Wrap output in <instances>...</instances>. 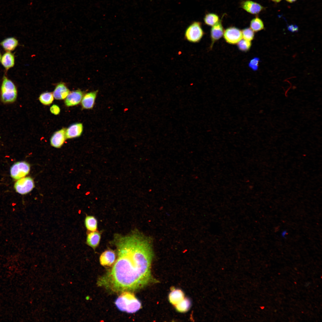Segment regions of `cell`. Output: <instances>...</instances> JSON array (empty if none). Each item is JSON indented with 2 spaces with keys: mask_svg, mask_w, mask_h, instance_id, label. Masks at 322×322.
Returning a JSON list of instances; mask_svg holds the SVG:
<instances>
[{
  "mask_svg": "<svg viewBox=\"0 0 322 322\" xmlns=\"http://www.w3.org/2000/svg\"><path fill=\"white\" fill-rule=\"evenodd\" d=\"M117 258L112 267L98 280L99 286L114 292L134 291L153 281V256L150 239L138 231L115 235Z\"/></svg>",
  "mask_w": 322,
  "mask_h": 322,
  "instance_id": "6da1fadb",
  "label": "cell"
},
{
  "mask_svg": "<svg viewBox=\"0 0 322 322\" xmlns=\"http://www.w3.org/2000/svg\"><path fill=\"white\" fill-rule=\"evenodd\" d=\"M115 304L120 310L128 313H133L141 307L140 301L131 291L122 292L116 300Z\"/></svg>",
  "mask_w": 322,
  "mask_h": 322,
  "instance_id": "7a4b0ae2",
  "label": "cell"
},
{
  "mask_svg": "<svg viewBox=\"0 0 322 322\" xmlns=\"http://www.w3.org/2000/svg\"><path fill=\"white\" fill-rule=\"evenodd\" d=\"M17 95V89L15 85L10 80L4 76L0 89L1 101L5 103H13L16 100Z\"/></svg>",
  "mask_w": 322,
  "mask_h": 322,
  "instance_id": "3957f363",
  "label": "cell"
},
{
  "mask_svg": "<svg viewBox=\"0 0 322 322\" xmlns=\"http://www.w3.org/2000/svg\"><path fill=\"white\" fill-rule=\"evenodd\" d=\"M204 34L201 23L194 21L186 28L185 33V38L191 42L197 43L201 40Z\"/></svg>",
  "mask_w": 322,
  "mask_h": 322,
  "instance_id": "277c9868",
  "label": "cell"
},
{
  "mask_svg": "<svg viewBox=\"0 0 322 322\" xmlns=\"http://www.w3.org/2000/svg\"><path fill=\"white\" fill-rule=\"evenodd\" d=\"M30 166L25 161H20L14 163L10 169L11 177L15 180L24 177L29 172Z\"/></svg>",
  "mask_w": 322,
  "mask_h": 322,
  "instance_id": "5b68a950",
  "label": "cell"
},
{
  "mask_svg": "<svg viewBox=\"0 0 322 322\" xmlns=\"http://www.w3.org/2000/svg\"><path fill=\"white\" fill-rule=\"evenodd\" d=\"M34 186V181L30 177H24L18 179L14 185L16 191L22 195L29 193L33 189Z\"/></svg>",
  "mask_w": 322,
  "mask_h": 322,
  "instance_id": "8992f818",
  "label": "cell"
},
{
  "mask_svg": "<svg viewBox=\"0 0 322 322\" xmlns=\"http://www.w3.org/2000/svg\"><path fill=\"white\" fill-rule=\"evenodd\" d=\"M223 36L226 42L231 44L237 43L242 38V31L234 27L227 28L224 31Z\"/></svg>",
  "mask_w": 322,
  "mask_h": 322,
  "instance_id": "52a82bcc",
  "label": "cell"
},
{
  "mask_svg": "<svg viewBox=\"0 0 322 322\" xmlns=\"http://www.w3.org/2000/svg\"><path fill=\"white\" fill-rule=\"evenodd\" d=\"M241 7L247 12L253 15L259 14L264 9L259 4L250 0L242 1Z\"/></svg>",
  "mask_w": 322,
  "mask_h": 322,
  "instance_id": "ba28073f",
  "label": "cell"
},
{
  "mask_svg": "<svg viewBox=\"0 0 322 322\" xmlns=\"http://www.w3.org/2000/svg\"><path fill=\"white\" fill-rule=\"evenodd\" d=\"M66 129L62 128L55 132L51 137L50 144L56 148H60L63 145L66 138Z\"/></svg>",
  "mask_w": 322,
  "mask_h": 322,
  "instance_id": "9c48e42d",
  "label": "cell"
},
{
  "mask_svg": "<svg viewBox=\"0 0 322 322\" xmlns=\"http://www.w3.org/2000/svg\"><path fill=\"white\" fill-rule=\"evenodd\" d=\"M83 92L80 90L70 92L65 98V104L67 106H71L79 104L83 96Z\"/></svg>",
  "mask_w": 322,
  "mask_h": 322,
  "instance_id": "30bf717a",
  "label": "cell"
},
{
  "mask_svg": "<svg viewBox=\"0 0 322 322\" xmlns=\"http://www.w3.org/2000/svg\"><path fill=\"white\" fill-rule=\"evenodd\" d=\"M98 92V90L91 92L83 95L81 101V106L83 109H89L93 108Z\"/></svg>",
  "mask_w": 322,
  "mask_h": 322,
  "instance_id": "8fae6325",
  "label": "cell"
},
{
  "mask_svg": "<svg viewBox=\"0 0 322 322\" xmlns=\"http://www.w3.org/2000/svg\"><path fill=\"white\" fill-rule=\"evenodd\" d=\"M83 126L81 123H76L69 126L66 131V138L71 139L80 136L83 131Z\"/></svg>",
  "mask_w": 322,
  "mask_h": 322,
  "instance_id": "7c38bea8",
  "label": "cell"
},
{
  "mask_svg": "<svg viewBox=\"0 0 322 322\" xmlns=\"http://www.w3.org/2000/svg\"><path fill=\"white\" fill-rule=\"evenodd\" d=\"M116 256L114 251L107 250L103 252L100 256V262L103 266H110L114 264Z\"/></svg>",
  "mask_w": 322,
  "mask_h": 322,
  "instance_id": "4fadbf2b",
  "label": "cell"
},
{
  "mask_svg": "<svg viewBox=\"0 0 322 322\" xmlns=\"http://www.w3.org/2000/svg\"><path fill=\"white\" fill-rule=\"evenodd\" d=\"M222 19L221 18L217 23L212 26L211 29V47L216 41L219 39L223 35L224 30L222 23Z\"/></svg>",
  "mask_w": 322,
  "mask_h": 322,
  "instance_id": "5bb4252c",
  "label": "cell"
},
{
  "mask_svg": "<svg viewBox=\"0 0 322 322\" xmlns=\"http://www.w3.org/2000/svg\"><path fill=\"white\" fill-rule=\"evenodd\" d=\"M70 91L66 85L63 83L58 84L54 90L53 95L56 100H63L65 98Z\"/></svg>",
  "mask_w": 322,
  "mask_h": 322,
  "instance_id": "9a60e30c",
  "label": "cell"
},
{
  "mask_svg": "<svg viewBox=\"0 0 322 322\" xmlns=\"http://www.w3.org/2000/svg\"><path fill=\"white\" fill-rule=\"evenodd\" d=\"M0 61L3 66L7 70L14 65L15 59L14 55L11 52H7L2 56Z\"/></svg>",
  "mask_w": 322,
  "mask_h": 322,
  "instance_id": "2e32d148",
  "label": "cell"
},
{
  "mask_svg": "<svg viewBox=\"0 0 322 322\" xmlns=\"http://www.w3.org/2000/svg\"><path fill=\"white\" fill-rule=\"evenodd\" d=\"M101 238L100 233L97 231L91 232L87 235L86 244L93 249H95L99 244Z\"/></svg>",
  "mask_w": 322,
  "mask_h": 322,
  "instance_id": "e0dca14e",
  "label": "cell"
},
{
  "mask_svg": "<svg viewBox=\"0 0 322 322\" xmlns=\"http://www.w3.org/2000/svg\"><path fill=\"white\" fill-rule=\"evenodd\" d=\"M18 44V40L15 38L10 37L3 40L0 44L6 52H11L14 50Z\"/></svg>",
  "mask_w": 322,
  "mask_h": 322,
  "instance_id": "ac0fdd59",
  "label": "cell"
},
{
  "mask_svg": "<svg viewBox=\"0 0 322 322\" xmlns=\"http://www.w3.org/2000/svg\"><path fill=\"white\" fill-rule=\"evenodd\" d=\"M169 300L170 303L175 305L184 298L183 292L179 289H173L169 295Z\"/></svg>",
  "mask_w": 322,
  "mask_h": 322,
  "instance_id": "d6986e66",
  "label": "cell"
},
{
  "mask_svg": "<svg viewBox=\"0 0 322 322\" xmlns=\"http://www.w3.org/2000/svg\"><path fill=\"white\" fill-rule=\"evenodd\" d=\"M85 225L86 229L89 231H96L97 228V221L93 216H88L85 219Z\"/></svg>",
  "mask_w": 322,
  "mask_h": 322,
  "instance_id": "ffe728a7",
  "label": "cell"
},
{
  "mask_svg": "<svg viewBox=\"0 0 322 322\" xmlns=\"http://www.w3.org/2000/svg\"><path fill=\"white\" fill-rule=\"evenodd\" d=\"M250 28L254 31L257 32L264 29V23L262 20L258 17L252 19L250 24Z\"/></svg>",
  "mask_w": 322,
  "mask_h": 322,
  "instance_id": "44dd1931",
  "label": "cell"
},
{
  "mask_svg": "<svg viewBox=\"0 0 322 322\" xmlns=\"http://www.w3.org/2000/svg\"><path fill=\"white\" fill-rule=\"evenodd\" d=\"M220 20L219 16L213 13H209L206 14L204 18L205 23L209 26H213L217 23Z\"/></svg>",
  "mask_w": 322,
  "mask_h": 322,
  "instance_id": "7402d4cb",
  "label": "cell"
},
{
  "mask_svg": "<svg viewBox=\"0 0 322 322\" xmlns=\"http://www.w3.org/2000/svg\"><path fill=\"white\" fill-rule=\"evenodd\" d=\"M191 303L188 298H184L182 301L176 305L177 310L179 312H183L188 311L191 306Z\"/></svg>",
  "mask_w": 322,
  "mask_h": 322,
  "instance_id": "603a6c76",
  "label": "cell"
},
{
  "mask_svg": "<svg viewBox=\"0 0 322 322\" xmlns=\"http://www.w3.org/2000/svg\"><path fill=\"white\" fill-rule=\"evenodd\" d=\"M39 100L43 104L49 105L54 100L53 94L50 92H45L41 94L39 96Z\"/></svg>",
  "mask_w": 322,
  "mask_h": 322,
  "instance_id": "cb8c5ba5",
  "label": "cell"
},
{
  "mask_svg": "<svg viewBox=\"0 0 322 322\" xmlns=\"http://www.w3.org/2000/svg\"><path fill=\"white\" fill-rule=\"evenodd\" d=\"M242 32L244 39L250 41L253 39L254 32L250 28H244L242 31Z\"/></svg>",
  "mask_w": 322,
  "mask_h": 322,
  "instance_id": "d4e9b609",
  "label": "cell"
},
{
  "mask_svg": "<svg viewBox=\"0 0 322 322\" xmlns=\"http://www.w3.org/2000/svg\"><path fill=\"white\" fill-rule=\"evenodd\" d=\"M237 43L239 49L243 51L246 52L249 50L251 45L250 41L244 39H242Z\"/></svg>",
  "mask_w": 322,
  "mask_h": 322,
  "instance_id": "484cf974",
  "label": "cell"
},
{
  "mask_svg": "<svg viewBox=\"0 0 322 322\" xmlns=\"http://www.w3.org/2000/svg\"><path fill=\"white\" fill-rule=\"evenodd\" d=\"M259 59L255 57L251 60L249 64V66L253 70L256 71L258 69Z\"/></svg>",
  "mask_w": 322,
  "mask_h": 322,
  "instance_id": "4316f807",
  "label": "cell"
},
{
  "mask_svg": "<svg viewBox=\"0 0 322 322\" xmlns=\"http://www.w3.org/2000/svg\"><path fill=\"white\" fill-rule=\"evenodd\" d=\"M50 110L51 113L55 115L58 114L60 112L59 107L56 104H53L52 106L50 108Z\"/></svg>",
  "mask_w": 322,
  "mask_h": 322,
  "instance_id": "83f0119b",
  "label": "cell"
},
{
  "mask_svg": "<svg viewBox=\"0 0 322 322\" xmlns=\"http://www.w3.org/2000/svg\"><path fill=\"white\" fill-rule=\"evenodd\" d=\"M288 30L292 32L297 31L298 30V27L296 25H290L288 27Z\"/></svg>",
  "mask_w": 322,
  "mask_h": 322,
  "instance_id": "f1b7e54d",
  "label": "cell"
},
{
  "mask_svg": "<svg viewBox=\"0 0 322 322\" xmlns=\"http://www.w3.org/2000/svg\"><path fill=\"white\" fill-rule=\"evenodd\" d=\"M297 0H286L287 2L292 3L295 1Z\"/></svg>",
  "mask_w": 322,
  "mask_h": 322,
  "instance_id": "f546056e",
  "label": "cell"
},
{
  "mask_svg": "<svg viewBox=\"0 0 322 322\" xmlns=\"http://www.w3.org/2000/svg\"><path fill=\"white\" fill-rule=\"evenodd\" d=\"M282 0H271L272 1L276 2L278 3L280 2Z\"/></svg>",
  "mask_w": 322,
  "mask_h": 322,
  "instance_id": "4dcf8cb0",
  "label": "cell"
},
{
  "mask_svg": "<svg viewBox=\"0 0 322 322\" xmlns=\"http://www.w3.org/2000/svg\"><path fill=\"white\" fill-rule=\"evenodd\" d=\"M1 56H1V52L0 51V61L1 57Z\"/></svg>",
  "mask_w": 322,
  "mask_h": 322,
  "instance_id": "1f68e13d",
  "label": "cell"
}]
</instances>
